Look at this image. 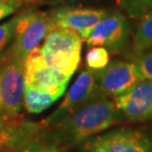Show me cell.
<instances>
[{"label":"cell","mask_w":152,"mask_h":152,"mask_svg":"<svg viewBox=\"0 0 152 152\" xmlns=\"http://www.w3.org/2000/svg\"><path fill=\"white\" fill-rule=\"evenodd\" d=\"M123 117L115 102L101 94L48 127L50 136L60 149L81 145L120 124Z\"/></svg>","instance_id":"6da1fadb"},{"label":"cell","mask_w":152,"mask_h":152,"mask_svg":"<svg viewBox=\"0 0 152 152\" xmlns=\"http://www.w3.org/2000/svg\"><path fill=\"white\" fill-rule=\"evenodd\" d=\"M25 62L16 59L7 50L0 57V118L12 120L21 117L23 107Z\"/></svg>","instance_id":"7a4b0ae2"},{"label":"cell","mask_w":152,"mask_h":152,"mask_svg":"<svg viewBox=\"0 0 152 152\" xmlns=\"http://www.w3.org/2000/svg\"><path fill=\"white\" fill-rule=\"evenodd\" d=\"M14 42L9 51L15 58L25 62L27 57L50 30V14L42 11H28L13 19Z\"/></svg>","instance_id":"3957f363"},{"label":"cell","mask_w":152,"mask_h":152,"mask_svg":"<svg viewBox=\"0 0 152 152\" xmlns=\"http://www.w3.org/2000/svg\"><path fill=\"white\" fill-rule=\"evenodd\" d=\"M80 152H152V136L141 129H114L83 142Z\"/></svg>","instance_id":"277c9868"},{"label":"cell","mask_w":152,"mask_h":152,"mask_svg":"<svg viewBox=\"0 0 152 152\" xmlns=\"http://www.w3.org/2000/svg\"><path fill=\"white\" fill-rule=\"evenodd\" d=\"M25 85L50 93L57 99L63 95L70 78L50 67L45 62L41 48H36L27 57L24 65Z\"/></svg>","instance_id":"5b68a950"},{"label":"cell","mask_w":152,"mask_h":152,"mask_svg":"<svg viewBox=\"0 0 152 152\" xmlns=\"http://www.w3.org/2000/svg\"><path fill=\"white\" fill-rule=\"evenodd\" d=\"M48 129L44 121L33 123L21 117L12 120L0 118V152H26Z\"/></svg>","instance_id":"8992f818"},{"label":"cell","mask_w":152,"mask_h":152,"mask_svg":"<svg viewBox=\"0 0 152 152\" xmlns=\"http://www.w3.org/2000/svg\"><path fill=\"white\" fill-rule=\"evenodd\" d=\"M101 94L94 72L89 68L84 69L80 72L70 89L66 93L59 107L44 121L45 124L50 127L65 115L77 110Z\"/></svg>","instance_id":"52a82bcc"},{"label":"cell","mask_w":152,"mask_h":152,"mask_svg":"<svg viewBox=\"0 0 152 152\" xmlns=\"http://www.w3.org/2000/svg\"><path fill=\"white\" fill-rule=\"evenodd\" d=\"M93 72L101 93L115 98L126 93L143 79L134 62L123 60L109 63L102 70Z\"/></svg>","instance_id":"ba28073f"},{"label":"cell","mask_w":152,"mask_h":152,"mask_svg":"<svg viewBox=\"0 0 152 152\" xmlns=\"http://www.w3.org/2000/svg\"><path fill=\"white\" fill-rule=\"evenodd\" d=\"M115 104L132 123L152 121V81L142 79L126 93L115 97Z\"/></svg>","instance_id":"9c48e42d"},{"label":"cell","mask_w":152,"mask_h":152,"mask_svg":"<svg viewBox=\"0 0 152 152\" xmlns=\"http://www.w3.org/2000/svg\"><path fill=\"white\" fill-rule=\"evenodd\" d=\"M129 25L126 17L121 13L106 15L91 31L85 42L90 47H104L117 50L126 44Z\"/></svg>","instance_id":"30bf717a"},{"label":"cell","mask_w":152,"mask_h":152,"mask_svg":"<svg viewBox=\"0 0 152 152\" xmlns=\"http://www.w3.org/2000/svg\"><path fill=\"white\" fill-rule=\"evenodd\" d=\"M107 15L102 9H72L60 7L50 14V30L63 28L72 30L80 35L83 41L89 36L97 24Z\"/></svg>","instance_id":"8fae6325"},{"label":"cell","mask_w":152,"mask_h":152,"mask_svg":"<svg viewBox=\"0 0 152 152\" xmlns=\"http://www.w3.org/2000/svg\"><path fill=\"white\" fill-rule=\"evenodd\" d=\"M82 38L78 33L63 28H54L48 31L41 50L54 53H81Z\"/></svg>","instance_id":"7c38bea8"},{"label":"cell","mask_w":152,"mask_h":152,"mask_svg":"<svg viewBox=\"0 0 152 152\" xmlns=\"http://www.w3.org/2000/svg\"><path fill=\"white\" fill-rule=\"evenodd\" d=\"M56 100V97L51 95L50 93L34 89V88L28 87L25 85L23 104L29 113H42L45 110H47L48 108H50Z\"/></svg>","instance_id":"4fadbf2b"},{"label":"cell","mask_w":152,"mask_h":152,"mask_svg":"<svg viewBox=\"0 0 152 152\" xmlns=\"http://www.w3.org/2000/svg\"><path fill=\"white\" fill-rule=\"evenodd\" d=\"M139 19L132 42V48L135 54L146 53L152 48V11Z\"/></svg>","instance_id":"5bb4252c"},{"label":"cell","mask_w":152,"mask_h":152,"mask_svg":"<svg viewBox=\"0 0 152 152\" xmlns=\"http://www.w3.org/2000/svg\"><path fill=\"white\" fill-rule=\"evenodd\" d=\"M85 61L91 70H102L110 63V54L104 47H92L87 51Z\"/></svg>","instance_id":"9a60e30c"},{"label":"cell","mask_w":152,"mask_h":152,"mask_svg":"<svg viewBox=\"0 0 152 152\" xmlns=\"http://www.w3.org/2000/svg\"><path fill=\"white\" fill-rule=\"evenodd\" d=\"M120 5L133 18H141L152 11V0H120Z\"/></svg>","instance_id":"2e32d148"},{"label":"cell","mask_w":152,"mask_h":152,"mask_svg":"<svg viewBox=\"0 0 152 152\" xmlns=\"http://www.w3.org/2000/svg\"><path fill=\"white\" fill-rule=\"evenodd\" d=\"M26 152H60V148L50 136V129L30 145Z\"/></svg>","instance_id":"e0dca14e"},{"label":"cell","mask_w":152,"mask_h":152,"mask_svg":"<svg viewBox=\"0 0 152 152\" xmlns=\"http://www.w3.org/2000/svg\"><path fill=\"white\" fill-rule=\"evenodd\" d=\"M133 62L137 66L142 78L152 81V50L137 54Z\"/></svg>","instance_id":"ac0fdd59"},{"label":"cell","mask_w":152,"mask_h":152,"mask_svg":"<svg viewBox=\"0 0 152 152\" xmlns=\"http://www.w3.org/2000/svg\"><path fill=\"white\" fill-rule=\"evenodd\" d=\"M14 34V21L12 19L7 23L0 25V53L6 48L13 38Z\"/></svg>","instance_id":"d6986e66"},{"label":"cell","mask_w":152,"mask_h":152,"mask_svg":"<svg viewBox=\"0 0 152 152\" xmlns=\"http://www.w3.org/2000/svg\"><path fill=\"white\" fill-rule=\"evenodd\" d=\"M19 7L21 5L16 0H0V20L13 14Z\"/></svg>","instance_id":"ffe728a7"},{"label":"cell","mask_w":152,"mask_h":152,"mask_svg":"<svg viewBox=\"0 0 152 152\" xmlns=\"http://www.w3.org/2000/svg\"><path fill=\"white\" fill-rule=\"evenodd\" d=\"M16 1L19 2V4L22 6V5H36V4H39V2L42 1V0H16Z\"/></svg>","instance_id":"44dd1931"},{"label":"cell","mask_w":152,"mask_h":152,"mask_svg":"<svg viewBox=\"0 0 152 152\" xmlns=\"http://www.w3.org/2000/svg\"><path fill=\"white\" fill-rule=\"evenodd\" d=\"M76 0H53V4L54 5H62V4H66V3H71L74 2Z\"/></svg>","instance_id":"7402d4cb"}]
</instances>
